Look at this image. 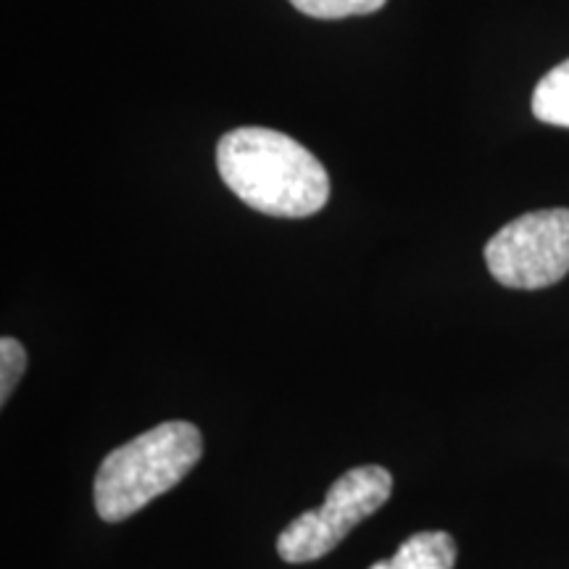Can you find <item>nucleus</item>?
I'll return each mask as SVG.
<instances>
[{
    "instance_id": "nucleus-4",
    "label": "nucleus",
    "mask_w": 569,
    "mask_h": 569,
    "mask_svg": "<svg viewBox=\"0 0 569 569\" xmlns=\"http://www.w3.org/2000/svg\"><path fill=\"white\" fill-rule=\"evenodd\" d=\"M496 282L515 290H540L569 272V209H540L501 227L486 246Z\"/></svg>"
},
{
    "instance_id": "nucleus-5",
    "label": "nucleus",
    "mask_w": 569,
    "mask_h": 569,
    "mask_svg": "<svg viewBox=\"0 0 569 569\" xmlns=\"http://www.w3.org/2000/svg\"><path fill=\"white\" fill-rule=\"evenodd\" d=\"M457 540L443 530H422L407 538L390 559L375 561L369 569H453Z\"/></svg>"
},
{
    "instance_id": "nucleus-2",
    "label": "nucleus",
    "mask_w": 569,
    "mask_h": 569,
    "mask_svg": "<svg viewBox=\"0 0 569 569\" xmlns=\"http://www.w3.org/2000/svg\"><path fill=\"white\" fill-rule=\"evenodd\" d=\"M203 457L201 430L193 422L172 419L113 448L96 475L98 517L124 522L156 498L180 486Z\"/></svg>"
},
{
    "instance_id": "nucleus-1",
    "label": "nucleus",
    "mask_w": 569,
    "mask_h": 569,
    "mask_svg": "<svg viewBox=\"0 0 569 569\" xmlns=\"http://www.w3.org/2000/svg\"><path fill=\"white\" fill-rule=\"evenodd\" d=\"M227 188L267 217L303 219L330 201V177L309 148L267 127H240L217 146Z\"/></svg>"
},
{
    "instance_id": "nucleus-7",
    "label": "nucleus",
    "mask_w": 569,
    "mask_h": 569,
    "mask_svg": "<svg viewBox=\"0 0 569 569\" xmlns=\"http://www.w3.org/2000/svg\"><path fill=\"white\" fill-rule=\"evenodd\" d=\"M298 11L315 19H348L367 17L380 11L388 0H290Z\"/></svg>"
},
{
    "instance_id": "nucleus-8",
    "label": "nucleus",
    "mask_w": 569,
    "mask_h": 569,
    "mask_svg": "<svg viewBox=\"0 0 569 569\" xmlns=\"http://www.w3.org/2000/svg\"><path fill=\"white\" fill-rule=\"evenodd\" d=\"M27 369V351L17 338L0 340V403H9L13 390H17L21 375Z\"/></svg>"
},
{
    "instance_id": "nucleus-3",
    "label": "nucleus",
    "mask_w": 569,
    "mask_h": 569,
    "mask_svg": "<svg viewBox=\"0 0 569 569\" xmlns=\"http://www.w3.org/2000/svg\"><path fill=\"white\" fill-rule=\"evenodd\" d=\"M393 496V475L380 465L348 469L327 490L319 509L303 511L277 538V553L288 565L317 561L338 549L356 525L380 511Z\"/></svg>"
},
{
    "instance_id": "nucleus-6",
    "label": "nucleus",
    "mask_w": 569,
    "mask_h": 569,
    "mask_svg": "<svg viewBox=\"0 0 569 569\" xmlns=\"http://www.w3.org/2000/svg\"><path fill=\"white\" fill-rule=\"evenodd\" d=\"M532 113L536 119L569 130V59L553 67L536 84L532 92Z\"/></svg>"
}]
</instances>
